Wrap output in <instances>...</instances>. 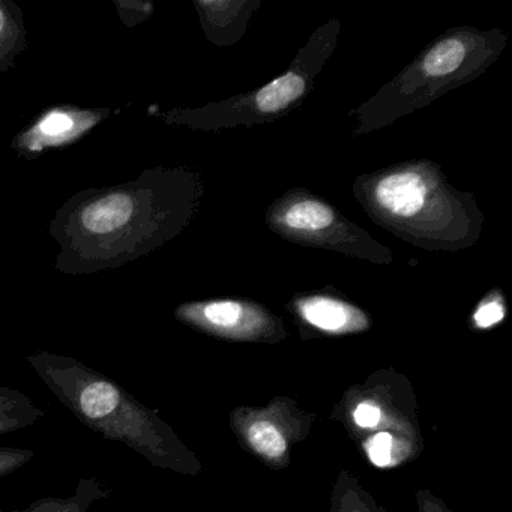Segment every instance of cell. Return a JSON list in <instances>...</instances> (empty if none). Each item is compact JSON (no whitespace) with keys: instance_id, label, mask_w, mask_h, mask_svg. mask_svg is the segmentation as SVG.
<instances>
[{"instance_id":"obj_1","label":"cell","mask_w":512,"mask_h":512,"mask_svg":"<svg viewBox=\"0 0 512 512\" xmlns=\"http://www.w3.org/2000/svg\"><path fill=\"white\" fill-rule=\"evenodd\" d=\"M29 365L49 391L104 439L124 443L158 469L197 476L202 463L157 410L149 409L118 382L68 356L34 353Z\"/></svg>"},{"instance_id":"obj_2","label":"cell","mask_w":512,"mask_h":512,"mask_svg":"<svg viewBox=\"0 0 512 512\" xmlns=\"http://www.w3.org/2000/svg\"><path fill=\"white\" fill-rule=\"evenodd\" d=\"M331 419L377 469L406 466L424 451L415 389L395 370H377L349 386Z\"/></svg>"},{"instance_id":"obj_3","label":"cell","mask_w":512,"mask_h":512,"mask_svg":"<svg viewBox=\"0 0 512 512\" xmlns=\"http://www.w3.org/2000/svg\"><path fill=\"white\" fill-rule=\"evenodd\" d=\"M314 413L289 397L265 406H239L230 413V430L239 445L272 470L290 466L292 452L313 430Z\"/></svg>"},{"instance_id":"obj_4","label":"cell","mask_w":512,"mask_h":512,"mask_svg":"<svg viewBox=\"0 0 512 512\" xmlns=\"http://www.w3.org/2000/svg\"><path fill=\"white\" fill-rule=\"evenodd\" d=\"M178 316L190 325L205 329L220 337L236 340H271L272 325L256 311L245 310L244 305L233 301L209 302L191 305L178 311Z\"/></svg>"},{"instance_id":"obj_5","label":"cell","mask_w":512,"mask_h":512,"mask_svg":"<svg viewBox=\"0 0 512 512\" xmlns=\"http://www.w3.org/2000/svg\"><path fill=\"white\" fill-rule=\"evenodd\" d=\"M98 122L94 113L79 110L53 109L38 119L37 124L23 136V146L29 151L67 145L91 130Z\"/></svg>"},{"instance_id":"obj_6","label":"cell","mask_w":512,"mask_h":512,"mask_svg":"<svg viewBox=\"0 0 512 512\" xmlns=\"http://www.w3.org/2000/svg\"><path fill=\"white\" fill-rule=\"evenodd\" d=\"M299 313L308 325L329 334L364 331L368 326L361 311L335 299H307L299 304Z\"/></svg>"},{"instance_id":"obj_7","label":"cell","mask_w":512,"mask_h":512,"mask_svg":"<svg viewBox=\"0 0 512 512\" xmlns=\"http://www.w3.org/2000/svg\"><path fill=\"white\" fill-rule=\"evenodd\" d=\"M136 202L130 194L113 193L89 203L80 215L82 226L94 235H109L130 223Z\"/></svg>"},{"instance_id":"obj_8","label":"cell","mask_w":512,"mask_h":512,"mask_svg":"<svg viewBox=\"0 0 512 512\" xmlns=\"http://www.w3.org/2000/svg\"><path fill=\"white\" fill-rule=\"evenodd\" d=\"M424 199L425 185L416 173H397L377 185L380 205L401 217H410L421 211Z\"/></svg>"},{"instance_id":"obj_9","label":"cell","mask_w":512,"mask_h":512,"mask_svg":"<svg viewBox=\"0 0 512 512\" xmlns=\"http://www.w3.org/2000/svg\"><path fill=\"white\" fill-rule=\"evenodd\" d=\"M112 494V488L101 482L100 479L82 478L77 484L76 491L70 497H44L35 500L26 509L0 512H89L97 500H104Z\"/></svg>"},{"instance_id":"obj_10","label":"cell","mask_w":512,"mask_h":512,"mask_svg":"<svg viewBox=\"0 0 512 512\" xmlns=\"http://www.w3.org/2000/svg\"><path fill=\"white\" fill-rule=\"evenodd\" d=\"M329 512H386V509L362 485L359 476L344 469L332 485Z\"/></svg>"},{"instance_id":"obj_11","label":"cell","mask_w":512,"mask_h":512,"mask_svg":"<svg viewBox=\"0 0 512 512\" xmlns=\"http://www.w3.org/2000/svg\"><path fill=\"white\" fill-rule=\"evenodd\" d=\"M44 415L28 395L7 386L0 388V436L32 427Z\"/></svg>"},{"instance_id":"obj_12","label":"cell","mask_w":512,"mask_h":512,"mask_svg":"<svg viewBox=\"0 0 512 512\" xmlns=\"http://www.w3.org/2000/svg\"><path fill=\"white\" fill-rule=\"evenodd\" d=\"M305 89V82L298 74L289 73L274 80L257 94L256 103L262 112L272 113L298 100Z\"/></svg>"},{"instance_id":"obj_13","label":"cell","mask_w":512,"mask_h":512,"mask_svg":"<svg viewBox=\"0 0 512 512\" xmlns=\"http://www.w3.org/2000/svg\"><path fill=\"white\" fill-rule=\"evenodd\" d=\"M466 56L464 44L458 40H445L437 44L424 61L427 76L440 77L454 73Z\"/></svg>"},{"instance_id":"obj_14","label":"cell","mask_w":512,"mask_h":512,"mask_svg":"<svg viewBox=\"0 0 512 512\" xmlns=\"http://www.w3.org/2000/svg\"><path fill=\"white\" fill-rule=\"evenodd\" d=\"M286 224L292 229L320 230L331 226L334 214L328 206L316 202H302L293 205L286 212Z\"/></svg>"},{"instance_id":"obj_15","label":"cell","mask_w":512,"mask_h":512,"mask_svg":"<svg viewBox=\"0 0 512 512\" xmlns=\"http://www.w3.org/2000/svg\"><path fill=\"white\" fill-rule=\"evenodd\" d=\"M35 457V451L13 446H0V478L22 469Z\"/></svg>"},{"instance_id":"obj_16","label":"cell","mask_w":512,"mask_h":512,"mask_svg":"<svg viewBox=\"0 0 512 512\" xmlns=\"http://www.w3.org/2000/svg\"><path fill=\"white\" fill-rule=\"evenodd\" d=\"M503 316H505V310H503L500 302H487L476 311L475 323L478 328L487 329L496 325V323L502 322Z\"/></svg>"},{"instance_id":"obj_17","label":"cell","mask_w":512,"mask_h":512,"mask_svg":"<svg viewBox=\"0 0 512 512\" xmlns=\"http://www.w3.org/2000/svg\"><path fill=\"white\" fill-rule=\"evenodd\" d=\"M415 502L418 512H454L439 496L427 488L416 491Z\"/></svg>"},{"instance_id":"obj_18","label":"cell","mask_w":512,"mask_h":512,"mask_svg":"<svg viewBox=\"0 0 512 512\" xmlns=\"http://www.w3.org/2000/svg\"><path fill=\"white\" fill-rule=\"evenodd\" d=\"M5 22H7V17H5L4 10L0 8V34H2V31H4Z\"/></svg>"},{"instance_id":"obj_19","label":"cell","mask_w":512,"mask_h":512,"mask_svg":"<svg viewBox=\"0 0 512 512\" xmlns=\"http://www.w3.org/2000/svg\"><path fill=\"white\" fill-rule=\"evenodd\" d=\"M287 512H289V511H287Z\"/></svg>"}]
</instances>
